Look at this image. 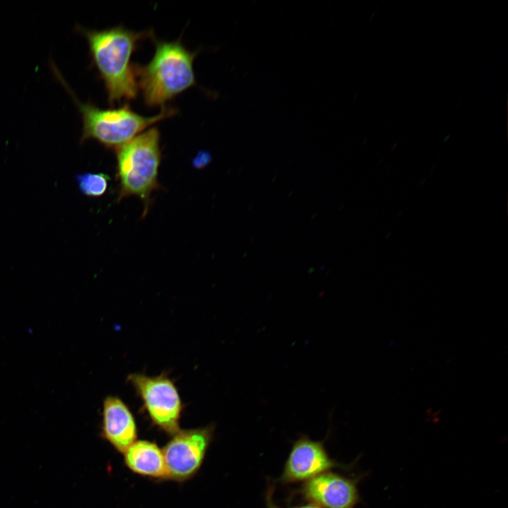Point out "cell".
Listing matches in <instances>:
<instances>
[{"instance_id": "9", "label": "cell", "mask_w": 508, "mask_h": 508, "mask_svg": "<svg viewBox=\"0 0 508 508\" xmlns=\"http://www.w3.org/2000/svg\"><path fill=\"white\" fill-rule=\"evenodd\" d=\"M102 435L118 452L124 453L137 440V425L128 406L118 397L103 401Z\"/></svg>"}, {"instance_id": "14", "label": "cell", "mask_w": 508, "mask_h": 508, "mask_svg": "<svg viewBox=\"0 0 508 508\" xmlns=\"http://www.w3.org/2000/svg\"><path fill=\"white\" fill-rule=\"evenodd\" d=\"M291 508H320V507H319L318 506H317L316 504H313V503L308 502V503H306V504H301V505L294 506V507H291Z\"/></svg>"}, {"instance_id": "7", "label": "cell", "mask_w": 508, "mask_h": 508, "mask_svg": "<svg viewBox=\"0 0 508 508\" xmlns=\"http://www.w3.org/2000/svg\"><path fill=\"white\" fill-rule=\"evenodd\" d=\"M334 468L350 466L332 459L323 441L302 435L293 443L278 480L284 485L304 483Z\"/></svg>"}, {"instance_id": "8", "label": "cell", "mask_w": 508, "mask_h": 508, "mask_svg": "<svg viewBox=\"0 0 508 508\" xmlns=\"http://www.w3.org/2000/svg\"><path fill=\"white\" fill-rule=\"evenodd\" d=\"M361 478L327 471L303 483L295 492L320 508H355L361 501Z\"/></svg>"}, {"instance_id": "2", "label": "cell", "mask_w": 508, "mask_h": 508, "mask_svg": "<svg viewBox=\"0 0 508 508\" xmlns=\"http://www.w3.org/2000/svg\"><path fill=\"white\" fill-rule=\"evenodd\" d=\"M155 53L144 66L134 69L138 89L145 104L164 107L165 104L196 83L193 61L198 54L188 49L180 40L153 39Z\"/></svg>"}, {"instance_id": "1", "label": "cell", "mask_w": 508, "mask_h": 508, "mask_svg": "<svg viewBox=\"0 0 508 508\" xmlns=\"http://www.w3.org/2000/svg\"><path fill=\"white\" fill-rule=\"evenodd\" d=\"M76 29L87 42L92 63L104 82L109 103L135 99L138 87L131 56L139 42L152 36V32H135L122 26L99 30L78 25Z\"/></svg>"}, {"instance_id": "10", "label": "cell", "mask_w": 508, "mask_h": 508, "mask_svg": "<svg viewBox=\"0 0 508 508\" xmlns=\"http://www.w3.org/2000/svg\"><path fill=\"white\" fill-rule=\"evenodd\" d=\"M126 466L141 476L167 479V471L162 449L155 442L136 440L123 453Z\"/></svg>"}, {"instance_id": "13", "label": "cell", "mask_w": 508, "mask_h": 508, "mask_svg": "<svg viewBox=\"0 0 508 508\" xmlns=\"http://www.w3.org/2000/svg\"><path fill=\"white\" fill-rule=\"evenodd\" d=\"M210 159L211 156L210 153L205 152H200L195 159L194 164H196L197 167H204L210 162Z\"/></svg>"}, {"instance_id": "6", "label": "cell", "mask_w": 508, "mask_h": 508, "mask_svg": "<svg viewBox=\"0 0 508 508\" xmlns=\"http://www.w3.org/2000/svg\"><path fill=\"white\" fill-rule=\"evenodd\" d=\"M215 426L179 430L162 449L167 479L183 482L200 469L213 439Z\"/></svg>"}, {"instance_id": "12", "label": "cell", "mask_w": 508, "mask_h": 508, "mask_svg": "<svg viewBox=\"0 0 508 508\" xmlns=\"http://www.w3.org/2000/svg\"><path fill=\"white\" fill-rule=\"evenodd\" d=\"M274 492V485L272 483H267V489L265 491V502L267 508H281L274 502L273 497Z\"/></svg>"}, {"instance_id": "5", "label": "cell", "mask_w": 508, "mask_h": 508, "mask_svg": "<svg viewBox=\"0 0 508 508\" xmlns=\"http://www.w3.org/2000/svg\"><path fill=\"white\" fill-rule=\"evenodd\" d=\"M128 380L156 426L170 435L180 430L183 404L174 382L167 374L149 376L133 373L128 375Z\"/></svg>"}, {"instance_id": "3", "label": "cell", "mask_w": 508, "mask_h": 508, "mask_svg": "<svg viewBox=\"0 0 508 508\" xmlns=\"http://www.w3.org/2000/svg\"><path fill=\"white\" fill-rule=\"evenodd\" d=\"M51 68L56 78L73 98L81 115L83 128L80 143L94 140L106 148L115 150L154 123L176 112L175 109L164 107L158 114L145 116L133 111L128 104L116 109H101L90 102H82L53 62Z\"/></svg>"}, {"instance_id": "4", "label": "cell", "mask_w": 508, "mask_h": 508, "mask_svg": "<svg viewBox=\"0 0 508 508\" xmlns=\"http://www.w3.org/2000/svg\"><path fill=\"white\" fill-rule=\"evenodd\" d=\"M116 179L119 181L117 201L129 196L140 198L146 215L151 195L159 190V167L161 163L160 134L150 128L115 149Z\"/></svg>"}, {"instance_id": "11", "label": "cell", "mask_w": 508, "mask_h": 508, "mask_svg": "<svg viewBox=\"0 0 508 508\" xmlns=\"http://www.w3.org/2000/svg\"><path fill=\"white\" fill-rule=\"evenodd\" d=\"M75 181L80 192L89 198H99L107 190L109 177L104 173L78 174Z\"/></svg>"}]
</instances>
